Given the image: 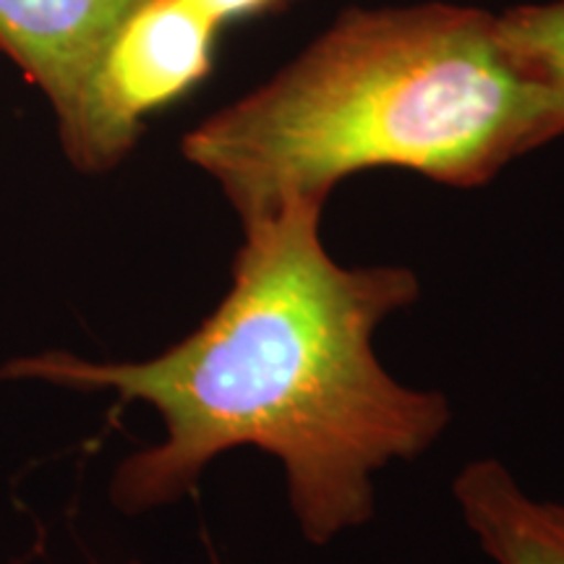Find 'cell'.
I'll list each match as a JSON object with an SVG mask.
<instances>
[{"instance_id": "obj_1", "label": "cell", "mask_w": 564, "mask_h": 564, "mask_svg": "<svg viewBox=\"0 0 564 564\" xmlns=\"http://www.w3.org/2000/svg\"><path fill=\"white\" fill-rule=\"evenodd\" d=\"M322 202H291L243 223L228 293L192 335L147 361L70 352L17 358L3 379L110 390L147 403L165 436L126 457L112 478L118 510L173 505L230 449H259L285 470L303 539L333 544L377 512L373 478L434 447L449 400L384 369L377 329L421 295L400 264L345 267L322 238Z\"/></svg>"}, {"instance_id": "obj_2", "label": "cell", "mask_w": 564, "mask_h": 564, "mask_svg": "<svg viewBox=\"0 0 564 564\" xmlns=\"http://www.w3.org/2000/svg\"><path fill=\"white\" fill-rule=\"evenodd\" d=\"M564 133L554 91L520 66L497 17L449 3L345 11L270 82L183 139L238 220L327 202L394 167L453 188L489 183Z\"/></svg>"}, {"instance_id": "obj_3", "label": "cell", "mask_w": 564, "mask_h": 564, "mask_svg": "<svg viewBox=\"0 0 564 564\" xmlns=\"http://www.w3.org/2000/svg\"><path fill=\"white\" fill-rule=\"evenodd\" d=\"M217 26L186 0H141L84 84L61 144L84 173H105L133 150L154 112L194 91L215 68Z\"/></svg>"}, {"instance_id": "obj_4", "label": "cell", "mask_w": 564, "mask_h": 564, "mask_svg": "<svg viewBox=\"0 0 564 564\" xmlns=\"http://www.w3.org/2000/svg\"><path fill=\"white\" fill-rule=\"evenodd\" d=\"M141 0H0V51L45 91L58 126L74 112L91 68Z\"/></svg>"}, {"instance_id": "obj_5", "label": "cell", "mask_w": 564, "mask_h": 564, "mask_svg": "<svg viewBox=\"0 0 564 564\" xmlns=\"http://www.w3.org/2000/svg\"><path fill=\"white\" fill-rule=\"evenodd\" d=\"M453 497L468 531L494 564H564V502L528 494L499 460H474Z\"/></svg>"}, {"instance_id": "obj_6", "label": "cell", "mask_w": 564, "mask_h": 564, "mask_svg": "<svg viewBox=\"0 0 564 564\" xmlns=\"http://www.w3.org/2000/svg\"><path fill=\"white\" fill-rule=\"evenodd\" d=\"M497 32L512 58L554 91L564 123V0L499 13Z\"/></svg>"}, {"instance_id": "obj_7", "label": "cell", "mask_w": 564, "mask_h": 564, "mask_svg": "<svg viewBox=\"0 0 564 564\" xmlns=\"http://www.w3.org/2000/svg\"><path fill=\"white\" fill-rule=\"evenodd\" d=\"M194 11L212 21L217 30H223L230 21H243L251 17H264V13L280 11L291 0H186Z\"/></svg>"}, {"instance_id": "obj_8", "label": "cell", "mask_w": 564, "mask_h": 564, "mask_svg": "<svg viewBox=\"0 0 564 564\" xmlns=\"http://www.w3.org/2000/svg\"><path fill=\"white\" fill-rule=\"evenodd\" d=\"M133 564H139V562H133Z\"/></svg>"}]
</instances>
